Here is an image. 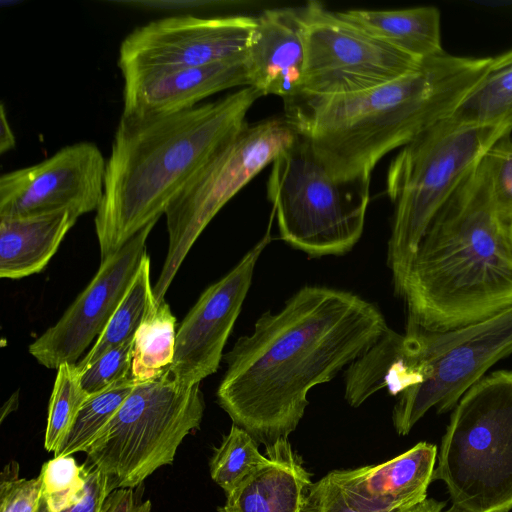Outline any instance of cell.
Segmentation results:
<instances>
[{
	"label": "cell",
	"instance_id": "7402d4cb",
	"mask_svg": "<svg viewBox=\"0 0 512 512\" xmlns=\"http://www.w3.org/2000/svg\"><path fill=\"white\" fill-rule=\"evenodd\" d=\"M450 118L468 124L512 127V48L491 57L481 80Z\"/></svg>",
	"mask_w": 512,
	"mask_h": 512
},
{
	"label": "cell",
	"instance_id": "1f68e13d",
	"mask_svg": "<svg viewBox=\"0 0 512 512\" xmlns=\"http://www.w3.org/2000/svg\"><path fill=\"white\" fill-rule=\"evenodd\" d=\"M302 512H363L357 509L332 471L312 482L305 497ZM397 512V511H396Z\"/></svg>",
	"mask_w": 512,
	"mask_h": 512
},
{
	"label": "cell",
	"instance_id": "5bb4252c",
	"mask_svg": "<svg viewBox=\"0 0 512 512\" xmlns=\"http://www.w3.org/2000/svg\"><path fill=\"white\" fill-rule=\"evenodd\" d=\"M156 222L150 223L100 267L62 317L29 345V353L43 366L57 369L77 364L91 342L105 329L131 285L146 253V240Z\"/></svg>",
	"mask_w": 512,
	"mask_h": 512
},
{
	"label": "cell",
	"instance_id": "4fadbf2b",
	"mask_svg": "<svg viewBox=\"0 0 512 512\" xmlns=\"http://www.w3.org/2000/svg\"><path fill=\"white\" fill-rule=\"evenodd\" d=\"M106 160L98 146L82 141L49 158L0 177V218L96 211L104 191Z\"/></svg>",
	"mask_w": 512,
	"mask_h": 512
},
{
	"label": "cell",
	"instance_id": "9a60e30c",
	"mask_svg": "<svg viewBox=\"0 0 512 512\" xmlns=\"http://www.w3.org/2000/svg\"><path fill=\"white\" fill-rule=\"evenodd\" d=\"M270 241L267 231L236 266L203 291L178 326L170 368L178 383L200 384L217 372L224 346L250 289L256 263Z\"/></svg>",
	"mask_w": 512,
	"mask_h": 512
},
{
	"label": "cell",
	"instance_id": "52a82bcc",
	"mask_svg": "<svg viewBox=\"0 0 512 512\" xmlns=\"http://www.w3.org/2000/svg\"><path fill=\"white\" fill-rule=\"evenodd\" d=\"M432 480L445 483L452 508L512 510V371L471 386L453 409Z\"/></svg>",
	"mask_w": 512,
	"mask_h": 512
},
{
	"label": "cell",
	"instance_id": "30bf717a",
	"mask_svg": "<svg viewBox=\"0 0 512 512\" xmlns=\"http://www.w3.org/2000/svg\"><path fill=\"white\" fill-rule=\"evenodd\" d=\"M297 138L286 118L246 123L173 199L164 214L168 249L153 286L156 304L165 300L187 254L216 214Z\"/></svg>",
	"mask_w": 512,
	"mask_h": 512
},
{
	"label": "cell",
	"instance_id": "d6986e66",
	"mask_svg": "<svg viewBox=\"0 0 512 512\" xmlns=\"http://www.w3.org/2000/svg\"><path fill=\"white\" fill-rule=\"evenodd\" d=\"M267 459L230 492L217 512H302L312 483L288 438L266 446Z\"/></svg>",
	"mask_w": 512,
	"mask_h": 512
},
{
	"label": "cell",
	"instance_id": "83f0119b",
	"mask_svg": "<svg viewBox=\"0 0 512 512\" xmlns=\"http://www.w3.org/2000/svg\"><path fill=\"white\" fill-rule=\"evenodd\" d=\"M39 476V506L48 512H60L71 507L86 492L85 465H78L72 456H58L45 462Z\"/></svg>",
	"mask_w": 512,
	"mask_h": 512
},
{
	"label": "cell",
	"instance_id": "e575fe53",
	"mask_svg": "<svg viewBox=\"0 0 512 512\" xmlns=\"http://www.w3.org/2000/svg\"><path fill=\"white\" fill-rule=\"evenodd\" d=\"M16 145V139L10 123L7 119L5 106L3 103L0 105V154H4Z\"/></svg>",
	"mask_w": 512,
	"mask_h": 512
},
{
	"label": "cell",
	"instance_id": "d4e9b609",
	"mask_svg": "<svg viewBox=\"0 0 512 512\" xmlns=\"http://www.w3.org/2000/svg\"><path fill=\"white\" fill-rule=\"evenodd\" d=\"M135 384L129 379L90 395L82 405L67 436L54 452V457L86 452L120 409Z\"/></svg>",
	"mask_w": 512,
	"mask_h": 512
},
{
	"label": "cell",
	"instance_id": "277c9868",
	"mask_svg": "<svg viewBox=\"0 0 512 512\" xmlns=\"http://www.w3.org/2000/svg\"><path fill=\"white\" fill-rule=\"evenodd\" d=\"M508 225L493 202L482 159L419 243L403 294L407 323L428 331H447L511 307Z\"/></svg>",
	"mask_w": 512,
	"mask_h": 512
},
{
	"label": "cell",
	"instance_id": "ac0fdd59",
	"mask_svg": "<svg viewBox=\"0 0 512 512\" xmlns=\"http://www.w3.org/2000/svg\"><path fill=\"white\" fill-rule=\"evenodd\" d=\"M246 62L250 87L263 96L300 94L305 66L301 7L267 9L256 16Z\"/></svg>",
	"mask_w": 512,
	"mask_h": 512
},
{
	"label": "cell",
	"instance_id": "f1b7e54d",
	"mask_svg": "<svg viewBox=\"0 0 512 512\" xmlns=\"http://www.w3.org/2000/svg\"><path fill=\"white\" fill-rule=\"evenodd\" d=\"M495 207L501 218L512 220V131L499 138L483 158Z\"/></svg>",
	"mask_w": 512,
	"mask_h": 512
},
{
	"label": "cell",
	"instance_id": "6da1fadb",
	"mask_svg": "<svg viewBox=\"0 0 512 512\" xmlns=\"http://www.w3.org/2000/svg\"><path fill=\"white\" fill-rule=\"evenodd\" d=\"M388 328L379 308L354 293L303 286L279 311L263 313L224 355L217 402L265 447L288 438L309 391L331 381Z\"/></svg>",
	"mask_w": 512,
	"mask_h": 512
},
{
	"label": "cell",
	"instance_id": "f35d334b",
	"mask_svg": "<svg viewBox=\"0 0 512 512\" xmlns=\"http://www.w3.org/2000/svg\"><path fill=\"white\" fill-rule=\"evenodd\" d=\"M149 512H151V511H149Z\"/></svg>",
	"mask_w": 512,
	"mask_h": 512
},
{
	"label": "cell",
	"instance_id": "4316f807",
	"mask_svg": "<svg viewBox=\"0 0 512 512\" xmlns=\"http://www.w3.org/2000/svg\"><path fill=\"white\" fill-rule=\"evenodd\" d=\"M88 397L82 387L77 365H60L48 407L44 439V447L48 452L54 453L63 442Z\"/></svg>",
	"mask_w": 512,
	"mask_h": 512
},
{
	"label": "cell",
	"instance_id": "74e56055",
	"mask_svg": "<svg viewBox=\"0 0 512 512\" xmlns=\"http://www.w3.org/2000/svg\"><path fill=\"white\" fill-rule=\"evenodd\" d=\"M447 512H463V511H458V510H454V509H450L449 511Z\"/></svg>",
	"mask_w": 512,
	"mask_h": 512
},
{
	"label": "cell",
	"instance_id": "3957f363",
	"mask_svg": "<svg viewBox=\"0 0 512 512\" xmlns=\"http://www.w3.org/2000/svg\"><path fill=\"white\" fill-rule=\"evenodd\" d=\"M253 87L185 110L121 115L94 219L101 261L165 214L184 187L246 125Z\"/></svg>",
	"mask_w": 512,
	"mask_h": 512
},
{
	"label": "cell",
	"instance_id": "8992f818",
	"mask_svg": "<svg viewBox=\"0 0 512 512\" xmlns=\"http://www.w3.org/2000/svg\"><path fill=\"white\" fill-rule=\"evenodd\" d=\"M509 125L485 126L448 118L401 147L391 161L386 192L394 204L387 264L403 297L417 248L434 217L480 164Z\"/></svg>",
	"mask_w": 512,
	"mask_h": 512
},
{
	"label": "cell",
	"instance_id": "4dcf8cb0",
	"mask_svg": "<svg viewBox=\"0 0 512 512\" xmlns=\"http://www.w3.org/2000/svg\"><path fill=\"white\" fill-rule=\"evenodd\" d=\"M41 495L40 476L18 477V464L6 465L1 474L0 512H37Z\"/></svg>",
	"mask_w": 512,
	"mask_h": 512
},
{
	"label": "cell",
	"instance_id": "484cf974",
	"mask_svg": "<svg viewBox=\"0 0 512 512\" xmlns=\"http://www.w3.org/2000/svg\"><path fill=\"white\" fill-rule=\"evenodd\" d=\"M258 442L241 427L232 424L210 459V476L226 493L234 489L266 461Z\"/></svg>",
	"mask_w": 512,
	"mask_h": 512
},
{
	"label": "cell",
	"instance_id": "cb8c5ba5",
	"mask_svg": "<svg viewBox=\"0 0 512 512\" xmlns=\"http://www.w3.org/2000/svg\"><path fill=\"white\" fill-rule=\"evenodd\" d=\"M150 269L151 261L146 254L105 329L89 352L76 364L80 373L90 367L104 353L135 336L150 304L154 301Z\"/></svg>",
	"mask_w": 512,
	"mask_h": 512
},
{
	"label": "cell",
	"instance_id": "f546056e",
	"mask_svg": "<svg viewBox=\"0 0 512 512\" xmlns=\"http://www.w3.org/2000/svg\"><path fill=\"white\" fill-rule=\"evenodd\" d=\"M134 337L104 353L81 372V384L90 396L131 379Z\"/></svg>",
	"mask_w": 512,
	"mask_h": 512
},
{
	"label": "cell",
	"instance_id": "e0dca14e",
	"mask_svg": "<svg viewBox=\"0 0 512 512\" xmlns=\"http://www.w3.org/2000/svg\"><path fill=\"white\" fill-rule=\"evenodd\" d=\"M437 453L436 445L419 442L386 462L332 473L357 509L396 512L427 499Z\"/></svg>",
	"mask_w": 512,
	"mask_h": 512
},
{
	"label": "cell",
	"instance_id": "ffe728a7",
	"mask_svg": "<svg viewBox=\"0 0 512 512\" xmlns=\"http://www.w3.org/2000/svg\"><path fill=\"white\" fill-rule=\"evenodd\" d=\"M77 219L70 212L0 218V277L20 279L41 272Z\"/></svg>",
	"mask_w": 512,
	"mask_h": 512
},
{
	"label": "cell",
	"instance_id": "d6a6232c",
	"mask_svg": "<svg viewBox=\"0 0 512 512\" xmlns=\"http://www.w3.org/2000/svg\"><path fill=\"white\" fill-rule=\"evenodd\" d=\"M86 492L83 498L60 512H102L107 496L114 490L111 480L95 466L84 463ZM37 512H48L38 504Z\"/></svg>",
	"mask_w": 512,
	"mask_h": 512
},
{
	"label": "cell",
	"instance_id": "ba28073f",
	"mask_svg": "<svg viewBox=\"0 0 512 512\" xmlns=\"http://www.w3.org/2000/svg\"><path fill=\"white\" fill-rule=\"evenodd\" d=\"M267 197L284 242L310 257L340 256L362 236L370 181L333 179L298 135L272 162Z\"/></svg>",
	"mask_w": 512,
	"mask_h": 512
},
{
	"label": "cell",
	"instance_id": "44dd1931",
	"mask_svg": "<svg viewBox=\"0 0 512 512\" xmlns=\"http://www.w3.org/2000/svg\"><path fill=\"white\" fill-rule=\"evenodd\" d=\"M338 13L351 24L418 61L444 53L441 16L437 7L352 9Z\"/></svg>",
	"mask_w": 512,
	"mask_h": 512
},
{
	"label": "cell",
	"instance_id": "8d00e7d4",
	"mask_svg": "<svg viewBox=\"0 0 512 512\" xmlns=\"http://www.w3.org/2000/svg\"><path fill=\"white\" fill-rule=\"evenodd\" d=\"M508 229H509V237H510V241H511V245H512V220L509 222Z\"/></svg>",
	"mask_w": 512,
	"mask_h": 512
},
{
	"label": "cell",
	"instance_id": "7c38bea8",
	"mask_svg": "<svg viewBox=\"0 0 512 512\" xmlns=\"http://www.w3.org/2000/svg\"><path fill=\"white\" fill-rule=\"evenodd\" d=\"M256 17L169 16L136 27L121 42L123 78L210 65L246 53Z\"/></svg>",
	"mask_w": 512,
	"mask_h": 512
},
{
	"label": "cell",
	"instance_id": "603a6c76",
	"mask_svg": "<svg viewBox=\"0 0 512 512\" xmlns=\"http://www.w3.org/2000/svg\"><path fill=\"white\" fill-rule=\"evenodd\" d=\"M176 318L163 300L150 304L135 336L132 351L131 379L143 383L159 379L170 372L174 360Z\"/></svg>",
	"mask_w": 512,
	"mask_h": 512
},
{
	"label": "cell",
	"instance_id": "8fae6325",
	"mask_svg": "<svg viewBox=\"0 0 512 512\" xmlns=\"http://www.w3.org/2000/svg\"><path fill=\"white\" fill-rule=\"evenodd\" d=\"M301 11L305 66L300 94L335 96L365 91L399 78L421 63L320 2L310 1Z\"/></svg>",
	"mask_w": 512,
	"mask_h": 512
},
{
	"label": "cell",
	"instance_id": "2e32d148",
	"mask_svg": "<svg viewBox=\"0 0 512 512\" xmlns=\"http://www.w3.org/2000/svg\"><path fill=\"white\" fill-rule=\"evenodd\" d=\"M123 114L156 115L192 108L234 87H249L246 53L226 61L123 78Z\"/></svg>",
	"mask_w": 512,
	"mask_h": 512
},
{
	"label": "cell",
	"instance_id": "5b68a950",
	"mask_svg": "<svg viewBox=\"0 0 512 512\" xmlns=\"http://www.w3.org/2000/svg\"><path fill=\"white\" fill-rule=\"evenodd\" d=\"M512 354V306L479 322L447 331L406 325L393 344L381 388L397 396L392 421L399 435L435 407L454 409L462 395L499 360Z\"/></svg>",
	"mask_w": 512,
	"mask_h": 512
},
{
	"label": "cell",
	"instance_id": "836d02e7",
	"mask_svg": "<svg viewBox=\"0 0 512 512\" xmlns=\"http://www.w3.org/2000/svg\"><path fill=\"white\" fill-rule=\"evenodd\" d=\"M151 506L149 500H137L134 488H117L107 496L102 512H149Z\"/></svg>",
	"mask_w": 512,
	"mask_h": 512
},
{
	"label": "cell",
	"instance_id": "9c48e42d",
	"mask_svg": "<svg viewBox=\"0 0 512 512\" xmlns=\"http://www.w3.org/2000/svg\"><path fill=\"white\" fill-rule=\"evenodd\" d=\"M203 413L200 384L182 385L170 372L136 383L85 452L86 463L107 475L114 489L135 488L173 463L184 438L199 428Z\"/></svg>",
	"mask_w": 512,
	"mask_h": 512
},
{
	"label": "cell",
	"instance_id": "d590c367",
	"mask_svg": "<svg viewBox=\"0 0 512 512\" xmlns=\"http://www.w3.org/2000/svg\"><path fill=\"white\" fill-rule=\"evenodd\" d=\"M444 506V502L437 501L433 498H427L415 506L402 509L397 512H442Z\"/></svg>",
	"mask_w": 512,
	"mask_h": 512
},
{
	"label": "cell",
	"instance_id": "7a4b0ae2",
	"mask_svg": "<svg viewBox=\"0 0 512 512\" xmlns=\"http://www.w3.org/2000/svg\"><path fill=\"white\" fill-rule=\"evenodd\" d=\"M490 61L444 52L365 91L284 99L285 118L333 179L370 181L386 154L450 118Z\"/></svg>",
	"mask_w": 512,
	"mask_h": 512
}]
</instances>
